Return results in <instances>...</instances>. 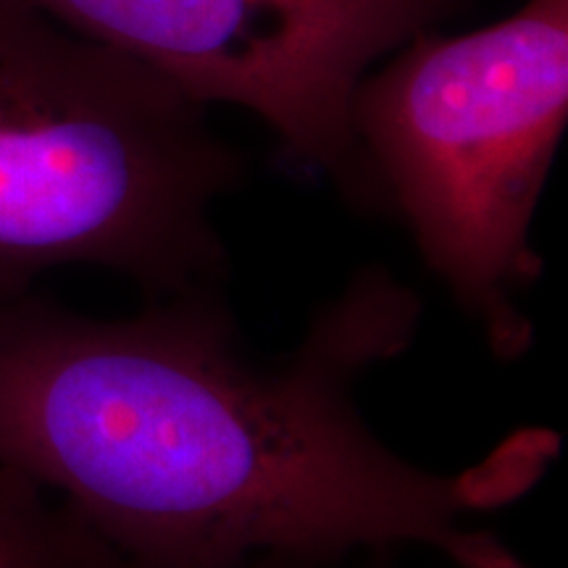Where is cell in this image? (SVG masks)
I'll use <instances>...</instances> for the list:
<instances>
[{"instance_id": "277c9868", "label": "cell", "mask_w": 568, "mask_h": 568, "mask_svg": "<svg viewBox=\"0 0 568 568\" xmlns=\"http://www.w3.org/2000/svg\"><path fill=\"white\" fill-rule=\"evenodd\" d=\"M190 95L253 111L347 201L379 209L353 138L368 67L471 0H30Z\"/></svg>"}, {"instance_id": "7a4b0ae2", "label": "cell", "mask_w": 568, "mask_h": 568, "mask_svg": "<svg viewBox=\"0 0 568 568\" xmlns=\"http://www.w3.org/2000/svg\"><path fill=\"white\" fill-rule=\"evenodd\" d=\"M245 172L209 105L161 71L0 0V301L69 266L142 301L224 287L213 209Z\"/></svg>"}, {"instance_id": "3957f363", "label": "cell", "mask_w": 568, "mask_h": 568, "mask_svg": "<svg viewBox=\"0 0 568 568\" xmlns=\"http://www.w3.org/2000/svg\"><path fill=\"white\" fill-rule=\"evenodd\" d=\"M568 119V0L458 38L418 34L361 80L351 124L379 209L406 222L495 358L535 345L531 222Z\"/></svg>"}, {"instance_id": "5b68a950", "label": "cell", "mask_w": 568, "mask_h": 568, "mask_svg": "<svg viewBox=\"0 0 568 568\" xmlns=\"http://www.w3.org/2000/svg\"><path fill=\"white\" fill-rule=\"evenodd\" d=\"M0 568H126L90 524L0 464Z\"/></svg>"}, {"instance_id": "8992f818", "label": "cell", "mask_w": 568, "mask_h": 568, "mask_svg": "<svg viewBox=\"0 0 568 568\" xmlns=\"http://www.w3.org/2000/svg\"><path fill=\"white\" fill-rule=\"evenodd\" d=\"M393 552L395 550H374V552H368V556H372V564H368V568H393Z\"/></svg>"}, {"instance_id": "6da1fadb", "label": "cell", "mask_w": 568, "mask_h": 568, "mask_svg": "<svg viewBox=\"0 0 568 568\" xmlns=\"http://www.w3.org/2000/svg\"><path fill=\"white\" fill-rule=\"evenodd\" d=\"M424 305L361 266L301 339L258 355L224 287L88 316L0 301V464L77 510L126 568H337L429 548L456 568H529L474 518L527 497L560 435L524 426L435 471L387 445L358 387L414 345Z\"/></svg>"}]
</instances>
